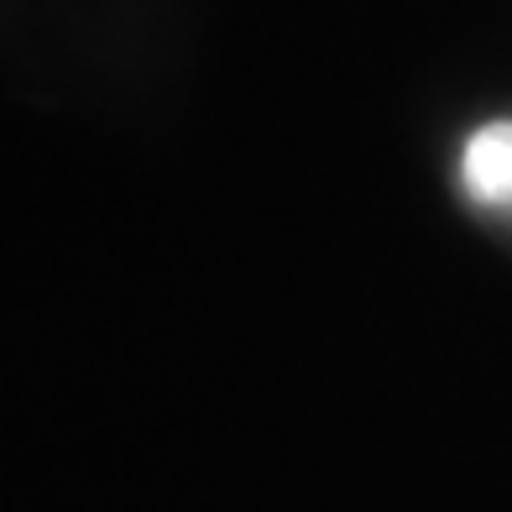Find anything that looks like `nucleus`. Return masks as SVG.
<instances>
[{
    "instance_id": "nucleus-1",
    "label": "nucleus",
    "mask_w": 512,
    "mask_h": 512,
    "mask_svg": "<svg viewBox=\"0 0 512 512\" xmlns=\"http://www.w3.org/2000/svg\"><path fill=\"white\" fill-rule=\"evenodd\" d=\"M465 189L481 204H512V121H492L465 142Z\"/></svg>"
}]
</instances>
